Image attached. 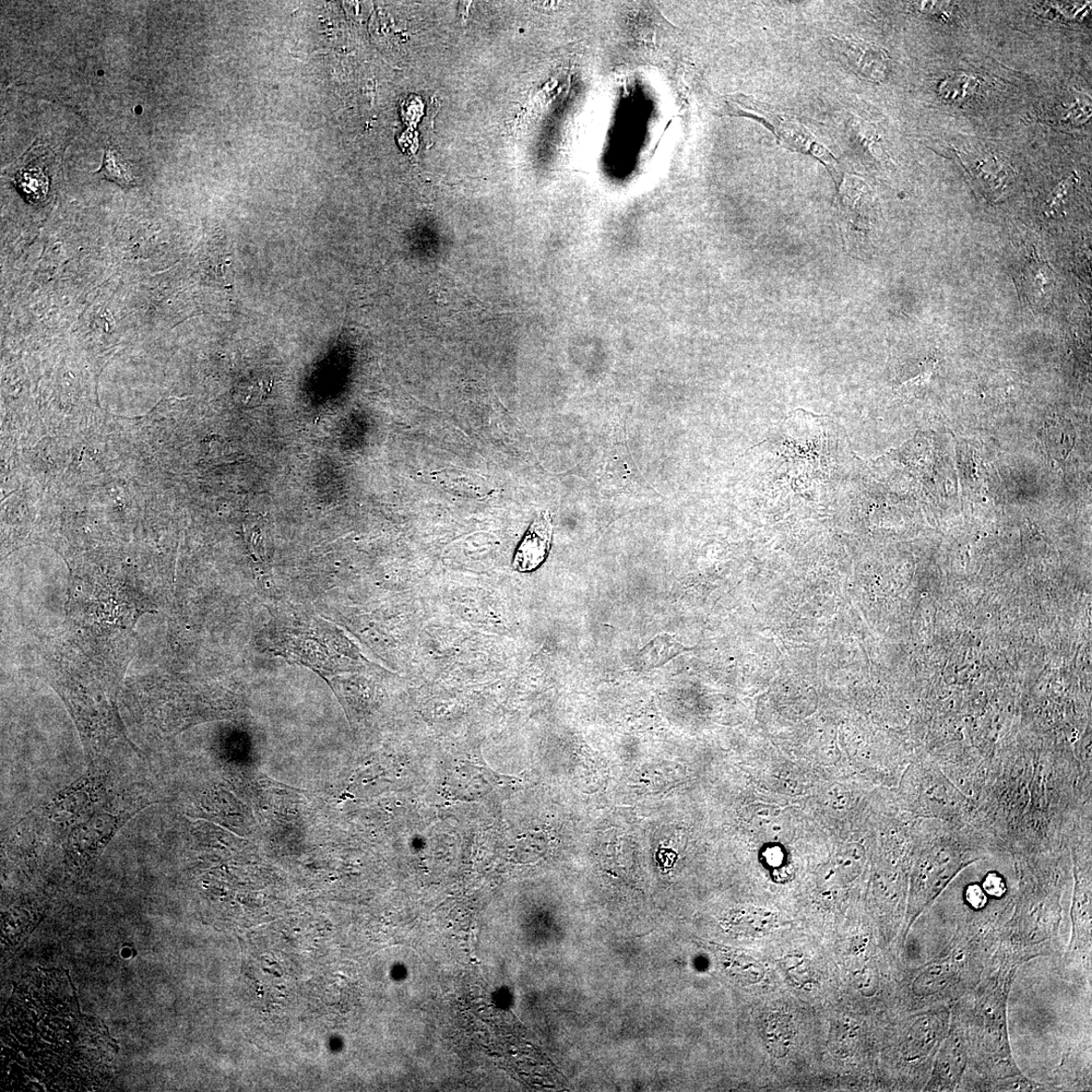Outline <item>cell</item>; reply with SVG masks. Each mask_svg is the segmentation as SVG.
<instances>
[{
	"instance_id": "cell-1",
	"label": "cell",
	"mask_w": 1092,
	"mask_h": 1092,
	"mask_svg": "<svg viewBox=\"0 0 1092 1092\" xmlns=\"http://www.w3.org/2000/svg\"><path fill=\"white\" fill-rule=\"evenodd\" d=\"M52 1032L26 985H19L3 1022V1072L14 1090L76 1091L102 1086L113 1060L102 1023L80 1014L70 980L46 971Z\"/></svg>"
},
{
	"instance_id": "cell-2",
	"label": "cell",
	"mask_w": 1092,
	"mask_h": 1092,
	"mask_svg": "<svg viewBox=\"0 0 1092 1092\" xmlns=\"http://www.w3.org/2000/svg\"><path fill=\"white\" fill-rule=\"evenodd\" d=\"M143 809L141 807L117 814L97 812L78 824L71 829L65 845L69 862L77 868L85 869L98 861L118 830Z\"/></svg>"
},
{
	"instance_id": "cell-3",
	"label": "cell",
	"mask_w": 1092,
	"mask_h": 1092,
	"mask_svg": "<svg viewBox=\"0 0 1092 1092\" xmlns=\"http://www.w3.org/2000/svg\"><path fill=\"white\" fill-rule=\"evenodd\" d=\"M833 46L854 74L874 82L886 78L888 57L880 47L848 38H834Z\"/></svg>"
},
{
	"instance_id": "cell-4",
	"label": "cell",
	"mask_w": 1092,
	"mask_h": 1092,
	"mask_svg": "<svg viewBox=\"0 0 1092 1092\" xmlns=\"http://www.w3.org/2000/svg\"><path fill=\"white\" fill-rule=\"evenodd\" d=\"M759 117H762L765 123L770 124L771 129L776 130L783 145L794 151L811 154L826 164L829 172L835 176L836 180H839V168L834 157L825 147L818 144L817 141L803 127L777 118L775 114L768 112L764 108V104L758 110L757 118Z\"/></svg>"
},
{
	"instance_id": "cell-5",
	"label": "cell",
	"mask_w": 1092,
	"mask_h": 1092,
	"mask_svg": "<svg viewBox=\"0 0 1092 1092\" xmlns=\"http://www.w3.org/2000/svg\"><path fill=\"white\" fill-rule=\"evenodd\" d=\"M99 785L96 779L83 777L64 790L46 806V813L57 823H75L96 802Z\"/></svg>"
},
{
	"instance_id": "cell-6",
	"label": "cell",
	"mask_w": 1092,
	"mask_h": 1092,
	"mask_svg": "<svg viewBox=\"0 0 1092 1092\" xmlns=\"http://www.w3.org/2000/svg\"><path fill=\"white\" fill-rule=\"evenodd\" d=\"M966 168L983 196L990 200L1007 197L1016 182L1012 166L995 157H970L966 159Z\"/></svg>"
},
{
	"instance_id": "cell-7",
	"label": "cell",
	"mask_w": 1092,
	"mask_h": 1092,
	"mask_svg": "<svg viewBox=\"0 0 1092 1092\" xmlns=\"http://www.w3.org/2000/svg\"><path fill=\"white\" fill-rule=\"evenodd\" d=\"M1017 288L1025 301L1042 310L1052 301L1055 288L1053 271L1037 254L1027 256L1017 270Z\"/></svg>"
},
{
	"instance_id": "cell-8",
	"label": "cell",
	"mask_w": 1092,
	"mask_h": 1092,
	"mask_svg": "<svg viewBox=\"0 0 1092 1092\" xmlns=\"http://www.w3.org/2000/svg\"><path fill=\"white\" fill-rule=\"evenodd\" d=\"M553 539L552 519L548 512L534 520L514 557L513 566L518 572L537 569L548 556Z\"/></svg>"
},
{
	"instance_id": "cell-9",
	"label": "cell",
	"mask_w": 1092,
	"mask_h": 1092,
	"mask_svg": "<svg viewBox=\"0 0 1092 1092\" xmlns=\"http://www.w3.org/2000/svg\"><path fill=\"white\" fill-rule=\"evenodd\" d=\"M762 1036L768 1052L775 1058H783L793 1047L797 1026L790 1015L771 1013L764 1020Z\"/></svg>"
},
{
	"instance_id": "cell-10",
	"label": "cell",
	"mask_w": 1092,
	"mask_h": 1092,
	"mask_svg": "<svg viewBox=\"0 0 1092 1092\" xmlns=\"http://www.w3.org/2000/svg\"><path fill=\"white\" fill-rule=\"evenodd\" d=\"M865 862L866 852L861 845H841L830 861L827 878H833L840 883L852 882L861 874Z\"/></svg>"
},
{
	"instance_id": "cell-11",
	"label": "cell",
	"mask_w": 1092,
	"mask_h": 1092,
	"mask_svg": "<svg viewBox=\"0 0 1092 1092\" xmlns=\"http://www.w3.org/2000/svg\"><path fill=\"white\" fill-rule=\"evenodd\" d=\"M683 650V647L673 636L666 634L658 635L639 651L635 662V667L640 671L659 668Z\"/></svg>"
},
{
	"instance_id": "cell-12",
	"label": "cell",
	"mask_w": 1092,
	"mask_h": 1092,
	"mask_svg": "<svg viewBox=\"0 0 1092 1092\" xmlns=\"http://www.w3.org/2000/svg\"><path fill=\"white\" fill-rule=\"evenodd\" d=\"M1075 431L1070 421L1054 418L1044 423L1042 439L1049 455L1055 459H1065L1075 443Z\"/></svg>"
},
{
	"instance_id": "cell-13",
	"label": "cell",
	"mask_w": 1092,
	"mask_h": 1092,
	"mask_svg": "<svg viewBox=\"0 0 1092 1092\" xmlns=\"http://www.w3.org/2000/svg\"><path fill=\"white\" fill-rule=\"evenodd\" d=\"M108 181L123 187H133L137 184L132 166L120 153L113 148L104 151L103 162L100 171Z\"/></svg>"
},
{
	"instance_id": "cell-14",
	"label": "cell",
	"mask_w": 1092,
	"mask_h": 1092,
	"mask_svg": "<svg viewBox=\"0 0 1092 1092\" xmlns=\"http://www.w3.org/2000/svg\"><path fill=\"white\" fill-rule=\"evenodd\" d=\"M741 925L749 935H765L778 927L779 917L768 908H745L741 916Z\"/></svg>"
},
{
	"instance_id": "cell-15",
	"label": "cell",
	"mask_w": 1092,
	"mask_h": 1092,
	"mask_svg": "<svg viewBox=\"0 0 1092 1092\" xmlns=\"http://www.w3.org/2000/svg\"><path fill=\"white\" fill-rule=\"evenodd\" d=\"M951 967L943 963L934 965L917 978L913 984V990L921 996L932 995L944 990L951 981Z\"/></svg>"
},
{
	"instance_id": "cell-16",
	"label": "cell",
	"mask_w": 1092,
	"mask_h": 1092,
	"mask_svg": "<svg viewBox=\"0 0 1092 1092\" xmlns=\"http://www.w3.org/2000/svg\"><path fill=\"white\" fill-rule=\"evenodd\" d=\"M779 812H761V833L768 839H782L788 835V824Z\"/></svg>"
},
{
	"instance_id": "cell-17",
	"label": "cell",
	"mask_w": 1092,
	"mask_h": 1092,
	"mask_svg": "<svg viewBox=\"0 0 1092 1092\" xmlns=\"http://www.w3.org/2000/svg\"><path fill=\"white\" fill-rule=\"evenodd\" d=\"M803 962L802 959H786L785 968L794 981L804 983L810 980L811 973L805 964L801 967Z\"/></svg>"
},
{
	"instance_id": "cell-18",
	"label": "cell",
	"mask_w": 1092,
	"mask_h": 1092,
	"mask_svg": "<svg viewBox=\"0 0 1092 1092\" xmlns=\"http://www.w3.org/2000/svg\"><path fill=\"white\" fill-rule=\"evenodd\" d=\"M983 889L994 897H1000L1005 893V884L1003 878L996 874H990L985 878Z\"/></svg>"
},
{
	"instance_id": "cell-19",
	"label": "cell",
	"mask_w": 1092,
	"mask_h": 1092,
	"mask_svg": "<svg viewBox=\"0 0 1092 1092\" xmlns=\"http://www.w3.org/2000/svg\"><path fill=\"white\" fill-rule=\"evenodd\" d=\"M969 904L976 908H982L987 904V896H985L983 890L977 885L968 887L966 894Z\"/></svg>"
},
{
	"instance_id": "cell-20",
	"label": "cell",
	"mask_w": 1092,
	"mask_h": 1092,
	"mask_svg": "<svg viewBox=\"0 0 1092 1092\" xmlns=\"http://www.w3.org/2000/svg\"><path fill=\"white\" fill-rule=\"evenodd\" d=\"M793 875L794 871L791 866L782 865L774 870L773 874H771V876H773V880L778 883L789 882L792 880Z\"/></svg>"
},
{
	"instance_id": "cell-21",
	"label": "cell",
	"mask_w": 1092,
	"mask_h": 1092,
	"mask_svg": "<svg viewBox=\"0 0 1092 1092\" xmlns=\"http://www.w3.org/2000/svg\"><path fill=\"white\" fill-rule=\"evenodd\" d=\"M765 858L771 867H779L783 863V853L778 848H771L765 854Z\"/></svg>"
}]
</instances>
